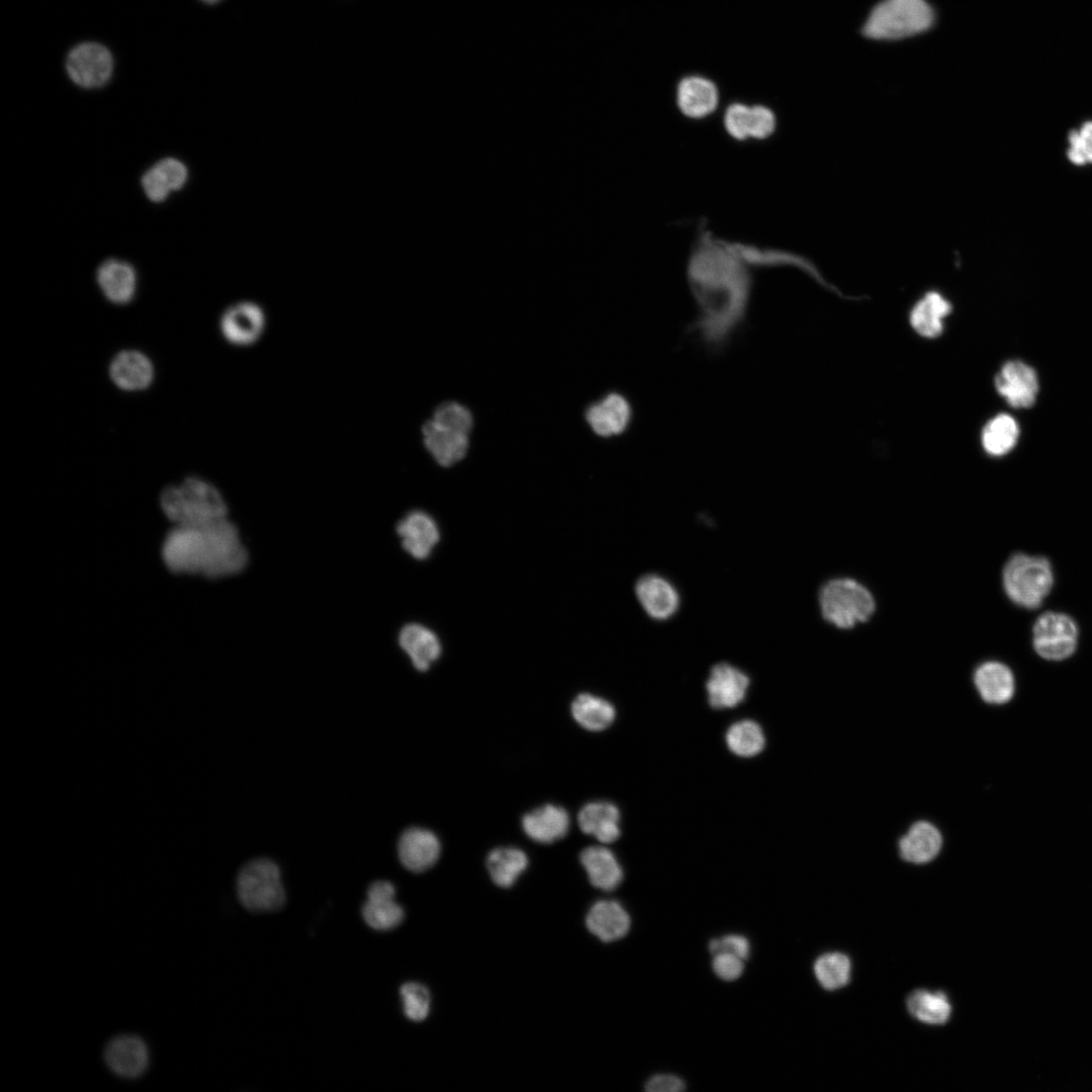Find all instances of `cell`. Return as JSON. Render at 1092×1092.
I'll return each mask as SVG.
<instances>
[{
	"mask_svg": "<svg viewBox=\"0 0 1092 1092\" xmlns=\"http://www.w3.org/2000/svg\"><path fill=\"white\" fill-rule=\"evenodd\" d=\"M712 954L728 952L746 960L750 953V944L746 937L738 934H728L720 938H713L709 943Z\"/></svg>",
	"mask_w": 1092,
	"mask_h": 1092,
	"instance_id": "obj_42",
	"label": "cell"
},
{
	"mask_svg": "<svg viewBox=\"0 0 1092 1092\" xmlns=\"http://www.w3.org/2000/svg\"><path fill=\"white\" fill-rule=\"evenodd\" d=\"M585 924L589 932L602 941L611 942L628 933L631 919L619 902L600 900L587 912Z\"/></svg>",
	"mask_w": 1092,
	"mask_h": 1092,
	"instance_id": "obj_21",
	"label": "cell"
},
{
	"mask_svg": "<svg viewBox=\"0 0 1092 1092\" xmlns=\"http://www.w3.org/2000/svg\"><path fill=\"white\" fill-rule=\"evenodd\" d=\"M97 283L105 297L113 303L129 302L136 290V272L125 261L107 259L97 269Z\"/></svg>",
	"mask_w": 1092,
	"mask_h": 1092,
	"instance_id": "obj_23",
	"label": "cell"
},
{
	"mask_svg": "<svg viewBox=\"0 0 1092 1092\" xmlns=\"http://www.w3.org/2000/svg\"><path fill=\"white\" fill-rule=\"evenodd\" d=\"M951 305L940 293L927 292L913 307L910 323L914 330L923 337L934 338L943 329V318L950 312Z\"/></svg>",
	"mask_w": 1092,
	"mask_h": 1092,
	"instance_id": "obj_31",
	"label": "cell"
},
{
	"mask_svg": "<svg viewBox=\"0 0 1092 1092\" xmlns=\"http://www.w3.org/2000/svg\"><path fill=\"white\" fill-rule=\"evenodd\" d=\"M686 1088L685 1082L674 1075L660 1074L651 1077L645 1085L649 1092H678Z\"/></svg>",
	"mask_w": 1092,
	"mask_h": 1092,
	"instance_id": "obj_44",
	"label": "cell"
},
{
	"mask_svg": "<svg viewBox=\"0 0 1092 1092\" xmlns=\"http://www.w3.org/2000/svg\"><path fill=\"white\" fill-rule=\"evenodd\" d=\"M160 506L173 527H199L228 518V507L219 490L196 476L165 487L160 494Z\"/></svg>",
	"mask_w": 1092,
	"mask_h": 1092,
	"instance_id": "obj_3",
	"label": "cell"
},
{
	"mask_svg": "<svg viewBox=\"0 0 1092 1092\" xmlns=\"http://www.w3.org/2000/svg\"><path fill=\"white\" fill-rule=\"evenodd\" d=\"M579 828L603 843L616 841L620 834V811L607 801L585 804L577 816Z\"/></svg>",
	"mask_w": 1092,
	"mask_h": 1092,
	"instance_id": "obj_26",
	"label": "cell"
},
{
	"mask_svg": "<svg viewBox=\"0 0 1092 1092\" xmlns=\"http://www.w3.org/2000/svg\"><path fill=\"white\" fill-rule=\"evenodd\" d=\"M590 884L604 891H612L623 880V870L615 854L603 846L584 848L579 856Z\"/></svg>",
	"mask_w": 1092,
	"mask_h": 1092,
	"instance_id": "obj_29",
	"label": "cell"
},
{
	"mask_svg": "<svg viewBox=\"0 0 1092 1092\" xmlns=\"http://www.w3.org/2000/svg\"><path fill=\"white\" fill-rule=\"evenodd\" d=\"M1019 428L1009 415L1001 414L987 423L982 432V444L986 452L993 456L1008 453L1016 444Z\"/></svg>",
	"mask_w": 1092,
	"mask_h": 1092,
	"instance_id": "obj_35",
	"label": "cell"
},
{
	"mask_svg": "<svg viewBox=\"0 0 1092 1092\" xmlns=\"http://www.w3.org/2000/svg\"><path fill=\"white\" fill-rule=\"evenodd\" d=\"M400 997L405 1016L413 1021L424 1020L430 1011V993L422 984L405 983L400 988Z\"/></svg>",
	"mask_w": 1092,
	"mask_h": 1092,
	"instance_id": "obj_39",
	"label": "cell"
},
{
	"mask_svg": "<svg viewBox=\"0 0 1092 1092\" xmlns=\"http://www.w3.org/2000/svg\"><path fill=\"white\" fill-rule=\"evenodd\" d=\"M749 685L747 674L736 666L717 663L706 681L709 705L718 710L734 708L745 699Z\"/></svg>",
	"mask_w": 1092,
	"mask_h": 1092,
	"instance_id": "obj_14",
	"label": "cell"
},
{
	"mask_svg": "<svg viewBox=\"0 0 1092 1092\" xmlns=\"http://www.w3.org/2000/svg\"><path fill=\"white\" fill-rule=\"evenodd\" d=\"M237 893L243 906L252 912H270L285 900L278 866L266 857L255 858L240 870Z\"/></svg>",
	"mask_w": 1092,
	"mask_h": 1092,
	"instance_id": "obj_7",
	"label": "cell"
},
{
	"mask_svg": "<svg viewBox=\"0 0 1092 1092\" xmlns=\"http://www.w3.org/2000/svg\"><path fill=\"white\" fill-rule=\"evenodd\" d=\"M422 433L425 447L441 466H451L467 453L469 434L462 430L432 418L424 424Z\"/></svg>",
	"mask_w": 1092,
	"mask_h": 1092,
	"instance_id": "obj_15",
	"label": "cell"
},
{
	"mask_svg": "<svg viewBox=\"0 0 1092 1092\" xmlns=\"http://www.w3.org/2000/svg\"><path fill=\"white\" fill-rule=\"evenodd\" d=\"M571 714L582 728L602 731L614 722L616 710L610 702L601 697L580 694L571 704Z\"/></svg>",
	"mask_w": 1092,
	"mask_h": 1092,
	"instance_id": "obj_33",
	"label": "cell"
},
{
	"mask_svg": "<svg viewBox=\"0 0 1092 1092\" xmlns=\"http://www.w3.org/2000/svg\"><path fill=\"white\" fill-rule=\"evenodd\" d=\"M1067 158L1077 167L1092 165V120L1084 121L1068 133Z\"/></svg>",
	"mask_w": 1092,
	"mask_h": 1092,
	"instance_id": "obj_38",
	"label": "cell"
},
{
	"mask_svg": "<svg viewBox=\"0 0 1092 1092\" xmlns=\"http://www.w3.org/2000/svg\"><path fill=\"white\" fill-rule=\"evenodd\" d=\"M1078 643V627L1067 614L1045 612L1032 627V645L1046 660L1059 661L1070 657Z\"/></svg>",
	"mask_w": 1092,
	"mask_h": 1092,
	"instance_id": "obj_8",
	"label": "cell"
},
{
	"mask_svg": "<svg viewBox=\"0 0 1092 1092\" xmlns=\"http://www.w3.org/2000/svg\"><path fill=\"white\" fill-rule=\"evenodd\" d=\"M635 593L644 611L655 620H666L678 609L677 590L658 574L641 576L636 582Z\"/></svg>",
	"mask_w": 1092,
	"mask_h": 1092,
	"instance_id": "obj_19",
	"label": "cell"
},
{
	"mask_svg": "<svg viewBox=\"0 0 1092 1092\" xmlns=\"http://www.w3.org/2000/svg\"><path fill=\"white\" fill-rule=\"evenodd\" d=\"M432 418L442 424L462 430L468 434L473 426V418L469 410L454 401L440 404Z\"/></svg>",
	"mask_w": 1092,
	"mask_h": 1092,
	"instance_id": "obj_41",
	"label": "cell"
},
{
	"mask_svg": "<svg viewBox=\"0 0 1092 1092\" xmlns=\"http://www.w3.org/2000/svg\"><path fill=\"white\" fill-rule=\"evenodd\" d=\"M713 957V971L720 979L733 981L742 975L744 960L741 958L728 952H719Z\"/></svg>",
	"mask_w": 1092,
	"mask_h": 1092,
	"instance_id": "obj_43",
	"label": "cell"
},
{
	"mask_svg": "<svg viewBox=\"0 0 1092 1092\" xmlns=\"http://www.w3.org/2000/svg\"><path fill=\"white\" fill-rule=\"evenodd\" d=\"M162 559L173 573L219 578L242 571L248 553L225 518L199 527H172L163 540Z\"/></svg>",
	"mask_w": 1092,
	"mask_h": 1092,
	"instance_id": "obj_2",
	"label": "cell"
},
{
	"mask_svg": "<svg viewBox=\"0 0 1092 1092\" xmlns=\"http://www.w3.org/2000/svg\"><path fill=\"white\" fill-rule=\"evenodd\" d=\"M263 308L251 301H241L229 306L220 316L219 330L224 340L237 347L255 344L266 329Z\"/></svg>",
	"mask_w": 1092,
	"mask_h": 1092,
	"instance_id": "obj_10",
	"label": "cell"
},
{
	"mask_svg": "<svg viewBox=\"0 0 1092 1092\" xmlns=\"http://www.w3.org/2000/svg\"><path fill=\"white\" fill-rule=\"evenodd\" d=\"M814 973L819 984L826 990L844 987L850 978V960L840 952L820 956L814 964Z\"/></svg>",
	"mask_w": 1092,
	"mask_h": 1092,
	"instance_id": "obj_37",
	"label": "cell"
},
{
	"mask_svg": "<svg viewBox=\"0 0 1092 1092\" xmlns=\"http://www.w3.org/2000/svg\"><path fill=\"white\" fill-rule=\"evenodd\" d=\"M632 418L630 400L615 391L592 403L585 412L590 429L604 438L622 435L630 427Z\"/></svg>",
	"mask_w": 1092,
	"mask_h": 1092,
	"instance_id": "obj_11",
	"label": "cell"
},
{
	"mask_svg": "<svg viewBox=\"0 0 1092 1092\" xmlns=\"http://www.w3.org/2000/svg\"><path fill=\"white\" fill-rule=\"evenodd\" d=\"M719 98L716 84L703 76H687L676 86V105L685 116L692 119H702L713 113L718 107Z\"/></svg>",
	"mask_w": 1092,
	"mask_h": 1092,
	"instance_id": "obj_18",
	"label": "cell"
},
{
	"mask_svg": "<svg viewBox=\"0 0 1092 1092\" xmlns=\"http://www.w3.org/2000/svg\"><path fill=\"white\" fill-rule=\"evenodd\" d=\"M362 915L375 930H391L402 922L404 911L395 900V888L390 882L376 881L369 886Z\"/></svg>",
	"mask_w": 1092,
	"mask_h": 1092,
	"instance_id": "obj_16",
	"label": "cell"
},
{
	"mask_svg": "<svg viewBox=\"0 0 1092 1092\" xmlns=\"http://www.w3.org/2000/svg\"><path fill=\"white\" fill-rule=\"evenodd\" d=\"M66 69L71 80L85 89L105 85L113 72V59L102 44L87 41L74 47L68 54Z\"/></svg>",
	"mask_w": 1092,
	"mask_h": 1092,
	"instance_id": "obj_9",
	"label": "cell"
},
{
	"mask_svg": "<svg viewBox=\"0 0 1092 1092\" xmlns=\"http://www.w3.org/2000/svg\"><path fill=\"white\" fill-rule=\"evenodd\" d=\"M186 166L175 158H165L148 169L142 177V187L153 202H163L173 191L187 182Z\"/></svg>",
	"mask_w": 1092,
	"mask_h": 1092,
	"instance_id": "obj_22",
	"label": "cell"
},
{
	"mask_svg": "<svg viewBox=\"0 0 1092 1092\" xmlns=\"http://www.w3.org/2000/svg\"><path fill=\"white\" fill-rule=\"evenodd\" d=\"M1003 587L1007 597L1025 609L1038 608L1054 584V572L1048 558L1016 553L1003 568Z\"/></svg>",
	"mask_w": 1092,
	"mask_h": 1092,
	"instance_id": "obj_5",
	"label": "cell"
},
{
	"mask_svg": "<svg viewBox=\"0 0 1092 1092\" xmlns=\"http://www.w3.org/2000/svg\"><path fill=\"white\" fill-rule=\"evenodd\" d=\"M688 281L699 311L696 332L710 347L723 346L747 313V263L734 244L716 240L703 229L688 264Z\"/></svg>",
	"mask_w": 1092,
	"mask_h": 1092,
	"instance_id": "obj_1",
	"label": "cell"
},
{
	"mask_svg": "<svg viewBox=\"0 0 1092 1092\" xmlns=\"http://www.w3.org/2000/svg\"><path fill=\"white\" fill-rule=\"evenodd\" d=\"M104 1060L116 1076L135 1079L146 1072L150 1056L148 1046L141 1037L120 1034L106 1044Z\"/></svg>",
	"mask_w": 1092,
	"mask_h": 1092,
	"instance_id": "obj_13",
	"label": "cell"
},
{
	"mask_svg": "<svg viewBox=\"0 0 1092 1092\" xmlns=\"http://www.w3.org/2000/svg\"><path fill=\"white\" fill-rule=\"evenodd\" d=\"M567 812L556 805H544L527 813L522 819L525 833L534 841L552 843L567 834L569 828Z\"/></svg>",
	"mask_w": 1092,
	"mask_h": 1092,
	"instance_id": "obj_25",
	"label": "cell"
},
{
	"mask_svg": "<svg viewBox=\"0 0 1092 1092\" xmlns=\"http://www.w3.org/2000/svg\"><path fill=\"white\" fill-rule=\"evenodd\" d=\"M398 641L414 666L421 671L427 670L441 654L436 634L420 624L405 625L399 632Z\"/></svg>",
	"mask_w": 1092,
	"mask_h": 1092,
	"instance_id": "obj_30",
	"label": "cell"
},
{
	"mask_svg": "<svg viewBox=\"0 0 1092 1092\" xmlns=\"http://www.w3.org/2000/svg\"><path fill=\"white\" fill-rule=\"evenodd\" d=\"M998 393L1013 407L1027 408L1034 404L1038 392L1035 371L1021 361H1009L995 378Z\"/></svg>",
	"mask_w": 1092,
	"mask_h": 1092,
	"instance_id": "obj_12",
	"label": "cell"
},
{
	"mask_svg": "<svg viewBox=\"0 0 1092 1092\" xmlns=\"http://www.w3.org/2000/svg\"><path fill=\"white\" fill-rule=\"evenodd\" d=\"M819 604L823 618L841 629L867 621L875 611L871 592L847 577L827 581L820 589Z\"/></svg>",
	"mask_w": 1092,
	"mask_h": 1092,
	"instance_id": "obj_6",
	"label": "cell"
},
{
	"mask_svg": "<svg viewBox=\"0 0 1092 1092\" xmlns=\"http://www.w3.org/2000/svg\"><path fill=\"white\" fill-rule=\"evenodd\" d=\"M935 13L926 0H882L870 12L861 32L877 40H896L928 30Z\"/></svg>",
	"mask_w": 1092,
	"mask_h": 1092,
	"instance_id": "obj_4",
	"label": "cell"
},
{
	"mask_svg": "<svg viewBox=\"0 0 1092 1092\" xmlns=\"http://www.w3.org/2000/svg\"><path fill=\"white\" fill-rule=\"evenodd\" d=\"M726 743L730 751L741 757H751L760 753L765 745L762 728L753 720H740L732 724L726 733Z\"/></svg>",
	"mask_w": 1092,
	"mask_h": 1092,
	"instance_id": "obj_36",
	"label": "cell"
},
{
	"mask_svg": "<svg viewBox=\"0 0 1092 1092\" xmlns=\"http://www.w3.org/2000/svg\"><path fill=\"white\" fill-rule=\"evenodd\" d=\"M744 124L748 139L763 140L776 130L777 118L774 111L765 105H747Z\"/></svg>",
	"mask_w": 1092,
	"mask_h": 1092,
	"instance_id": "obj_40",
	"label": "cell"
},
{
	"mask_svg": "<svg viewBox=\"0 0 1092 1092\" xmlns=\"http://www.w3.org/2000/svg\"><path fill=\"white\" fill-rule=\"evenodd\" d=\"M201 1H203L205 3H208V4H212V3H216V2H218L220 0H201Z\"/></svg>",
	"mask_w": 1092,
	"mask_h": 1092,
	"instance_id": "obj_45",
	"label": "cell"
},
{
	"mask_svg": "<svg viewBox=\"0 0 1092 1092\" xmlns=\"http://www.w3.org/2000/svg\"><path fill=\"white\" fill-rule=\"evenodd\" d=\"M396 531L404 550L417 559L427 558L439 541L435 521L422 511L407 514L398 522Z\"/></svg>",
	"mask_w": 1092,
	"mask_h": 1092,
	"instance_id": "obj_20",
	"label": "cell"
},
{
	"mask_svg": "<svg viewBox=\"0 0 1092 1092\" xmlns=\"http://www.w3.org/2000/svg\"><path fill=\"white\" fill-rule=\"evenodd\" d=\"M486 867L494 884L502 888H510L527 869L528 857L517 847H497L487 855Z\"/></svg>",
	"mask_w": 1092,
	"mask_h": 1092,
	"instance_id": "obj_32",
	"label": "cell"
},
{
	"mask_svg": "<svg viewBox=\"0 0 1092 1092\" xmlns=\"http://www.w3.org/2000/svg\"><path fill=\"white\" fill-rule=\"evenodd\" d=\"M906 1005L913 1017L927 1024H944L951 1013L947 996L940 991L916 990L908 996Z\"/></svg>",
	"mask_w": 1092,
	"mask_h": 1092,
	"instance_id": "obj_34",
	"label": "cell"
},
{
	"mask_svg": "<svg viewBox=\"0 0 1092 1092\" xmlns=\"http://www.w3.org/2000/svg\"><path fill=\"white\" fill-rule=\"evenodd\" d=\"M942 837L938 829L926 821L913 824L899 841L901 857L912 863H926L937 856Z\"/></svg>",
	"mask_w": 1092,
	"mask_h": 1092,
	"instance_id": "obj_28",
	"label": "cell"
},
{
	"mask_svg": "<svg viewBox=\"0 0 1092 1092\" xmlns=\"http://www.w3.org/2000/svg\"><path fill=\"white\" fill-rule=\"evenodd\" d=\"M441 845L434 832L411 827L404 830L397 843L401 864L411 872L422 873L433 867L439 858Z\"/></svg>",
	"mask_w": 1092,
	"mask_h": 1092,
	"instance_id": "obj_17",
	"label": "cell"
},
{
	"mask_svg": "<svg viewBox=\"0 0 1092 1092\" xmlns=\"http://www.w3.org/2000/svg\"><path fill=\"white\" fill-rule=\"evenodd\" d=\"M974 682L981 698L989 704L1007 703L1015 690L1011 669L998 661H986L980 664L975 670Z\"/></svg>",
	"mask_w": 1092,
	"mask_h": 1092,
	"instance_id": "obj_27",
	"label": "cell"
},
{
	"mask_svg": "<svg viewBox=\"0 0 1092 1092\" xmlns=\"http://www.w3.org/2000/svg\"><path fill=\"white\" fill-rule=\"evenodd\" d=\"M109 375L118 387L125 390H140L152 383L154 368L145 354L135 350H124L112 359Z\"/></svg>",
	"mask_w": 1092,
	"mask_h": 1092,
	"instance_id": "obj_24",
	"label": "cell"
}]
</instances>
